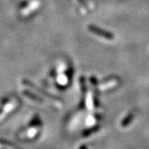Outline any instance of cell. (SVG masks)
<instances>
[{"mask_svg": "<svg viewBox=\"0 0 149 149\" xmlns=\"http://www.w3.org/2000/svg\"><path fill=\"white\" fill-rule=\"evenodd\" d=\"M89 30L91 32L96 34V35H98V36H100V37H104V38H107L109 40L113 39V37H114L111 32L104 31V30H103L101 28H99V27H97L96 26H94V25H90L89 26Z\"/></svg>", "mask_w": 149, "mask_h": 149, "instance_id": "6da1fadb", "label": "cell"}]
</instances>
